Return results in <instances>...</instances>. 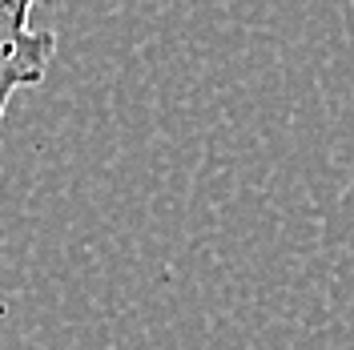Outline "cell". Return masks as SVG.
Here are the masks:
<instances>
[{
  "label": "cell",
  "instance_id": "obj_1",
  "mask_svg": "<svg viewBox=\"0 0 354 350\" xmlns=\"http://www.w3.org/2000/svg\"><path fill=\"white\" fill-rule=\"evenodd\" d=\"M37 0H0V125L8 101L44 81L57 53V33L32 24Z\"/></svg>",
  "mask_w": 354,
  "mask_h": 350
}]
</instances>
